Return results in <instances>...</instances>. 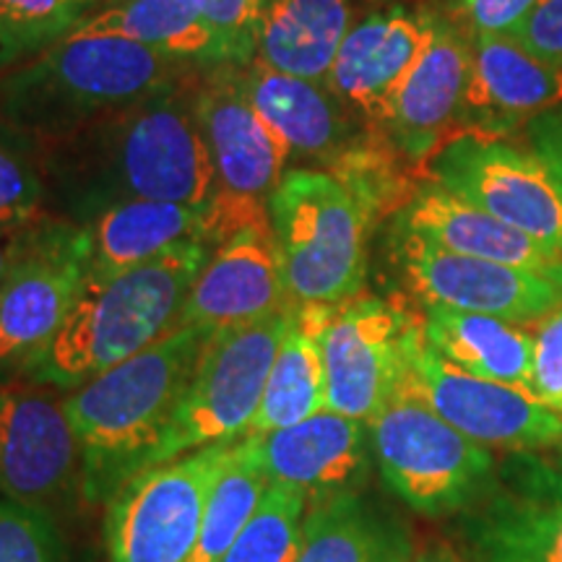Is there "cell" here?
<instances>
[{
    "label": "cell",
    "mask_w": 562,
    "mask_h": 562,
    "mask_svg": "<svg viewBox=\"0 0 562 562\" xmlns=\"http://www.w3.org/2000/svg\"><path fill=\"white\" fill-rule=\"evenodd\" d=\"M273 243L297 305L357 297L368 271V209L339 178L290 170L269 199Z\"/></svg>",
    "instance_id": "cell-5"
},
{
    "label": "cell",
    "mask_w": 562,
    "mask_h": 562,
    "mask_svg": "<svg viewBox=\"0 0 562 562\" xmlns=\"http://www.w3.org/2000/svg\"><path fill=\"white\" fill-rule=\"evenodd\" d=\"M237 83L261 121L290 149V159L339 161L355 146V112L326 81L302 79L252 60Z\"/></svg>",
    "instance_id": "cell-22"
},
{
    "label": "cell",
    "mask_w": 562,
    "mask_h": 562,
    "mask_svg": "<svg viewBox=\"0 0 562 562\" xmlns=\"http://www.w3.org/2000/svg\"><path fill=\"white\" fill-rule=\"evenodd\" d=\"M74 37H123L180 63L227 66L195 0H117L83 19Z\"/></svg>",
    "instance_id": "cell-28"
},
{
    "label": "cell",
    "mask_w": 562,
    "mask_h": 562,
    "mask_svg": "<svg viewBox=\"0 0 562 562\" xmlns=\"http://www.w3.org/2000/svg\"><path fill=\"white\" fill-rule=\"evenodd\" d=\"M21 229H24V227H19V229L0 227V281L5 279V273H9L13 258H16Z\"/></svg>",
    "instance_id": "cell-40"
},
{
    "label": "cell",
    "mask_w": 562,
    "mask_h": 562,
    "mask_svg": "<svg viewBox=\"0 0 562 562\" xmlns=\"http://www.w3.org/2000/svg\"><path fill=\"white\" fill-rule=\"evenodd\" d=\"M232 442L144 469L108 503L110 562H191L203 513Z\"/></svg>",
    "instance_id": "cell-9"
},
{
    "label": "cell",
    "mask_w": 562,
    "mask_h": 562,
    "mask_svg": "<svg viewBox=\"0 0 562 562\" xmlns=\"http://www.w3.org/2000/svg\"><path fill=\"white\" fill-rule=\"evenodd\" d=\"M81 463L66 398L37 385H0V495L50 510L74 490Z\"/></svg>",
    "instance_id": "cell-15"
},
{
    "label": "cell",
    "mask_w": 562,
    "mask_h": 562,
    "mask_svg": "<svg viewBox=\"0 0 562 562\" xmlns=\"http://www.w3.org/2000/svg\"><path fill=\"white\" fill-rule=\"evenodd\" d=\"M206 209L175 201H125L100 211L83 227L91 271L115 273L165 256L186 243L206 240Z\"/></svg>",
    "instance_id": "cell-24"
},
{
    "label": "cell",
    "mask_w": 562,
    "mask_h": 562,
    "mask_svg": "<svg viewBox=\"0 0 562 562\" xmlns=\"http://www.w3.org/2000/svg\"><path fill=\"white\" fill-rule=\"evenodd\" d=\"M393 224L417 232L446 250L542 273L562 284V256L463 201L461 195L446 191L435 180L414 188Z\"/></svg>",
    "instance_id": "cell-23"
},
{
    "label": "cell",
    "mask_w": 562,
    "mask_h": 562,
    "mask_svg": "<svg viewBox=\"0 0 562 562\" xmlns=\"http://www.w3.org/2000/svg\"><path fill=\"white\" fill-rule=\"evenodd\" d=\"M195 115L214 167V199L269 206L286 175L290 149L245 100L237 66H222L195 87Z\"/></svg>",
    "instance_id": "cell-16"
},
{
    "label": "cell",
    "mask_w": 562,
    "mask_h": 562,
    "mask_svg": "<svg viewBox=\"0 0 562 562\" xmlns=\"http://www.w3.org/2000/svg\"><path fill=\"white\" fill-rule=\"evenodd\" d=\"M398 393L453 425L480 446L508 451H542L562 446V414L533 398L529 391L463 372L425 341L414 336Z\"/></svg>",
    "instance_id": "cell-10"
},
{
    "label": "cell",
    "mask_w": 562,
    "mask_h": 562,
    "mask_svg": "<svg viewBox=\"0 0 562 562\" xmlns=\"http://www.w3.org/2000/svg\"><path fill=\"white\" fill-rule=\"evenodd\" d=\"M305 508L307 497L300 490L271 482L222 562H294L305 529Z\"/></svg>",
    "instance_id": "cell-32"
},
{
    "label": "cell",
    "mask_w": 562,
    "mask_h": 562,
    "mask_svg": "<svg viewBox=\"0 0 562 562\" xmlns=\"http://www.w3.org/2000/svg\"><path fill=\"white\" fill-rule=\"evenodd\" d=\"M50 144L42 157L47 195L74 220L125 201L209 206L216 193L195 87L182 79Z\"/></svg>",
    "instance_id": "cell-1"
},
{
    "label": "cell",
    "mask_w": 562,
    "mask_h": 562,
    "mask_svg": "<svg viewBox=\"0 0 562 562\" xmlns=\"http://www.w3.org/2000/svg\"><path fill=\"white\" fill-rule=\"evenodd\" d=\"M438 9L396 3L351 24L326 83L364 121L383 128L391 102L430 45Z\"/></svg>",
    "instance_id": "cell-17"
},
{
    "label": "cell",
    "mask_w": 562,
    "mask_h": 562,
    "mask_svg": "<svg viewBox=\"0 0 562 562\" xmlns=\"http://www.w3.org/2000/svg\"><path fill=\"white\" fill-rule=\"evenodd\" d=\"M368 427L385 484L422 516L467 513L495 480L487 446L467 438L406 393H396Z\"/></svg>",
    "instance_id": "cell-6"
},
{
    "label": "cell",
    "mask_w": 562,
    "mask_h": 562,
    "mask_svg": "<svg viewBox=\"0 0 562 562\" xmlns=\"http://www.w3.org/2000/svg\"><path fill=\"white\" fill-rule=\"evenodd\" d=\"M526 140L562 195V102L526 125Z\"/></svg>",
    "instance_id": "cell-39"
},
{
    "label": "cell",
    "mask_w": 562,
    "mask_h": 562,
    "mask_svg": "<svg viewBox=\"0 0 562 562\" xmlns=\"http://www.w3.org/2000/svg\"><path fill=\"white\" fill-rule=\"evenodd\" d=\"M211 252L209 243L195 240L125 271L89 269L66 323L26 375L40 385L79 389L151 347L178 328Z\"/></svg>",
    "instance_id": "cell-3"
},
{
    "label": "cell",
    "mask_w": 562,
    "mask_h": 562,
    "mask_svg": "<svg viewBox=\"0 0 562 562\" xmlns=\"http://www.w3.org/2000/svg\"><path fill=\"white\" fill-rule=\"evenodd\" d=\"M472 63L469 26L440 11L430 45L393 97L383 133L404 159H430L456 136Z\"/></svg>",
    "instance_id": "cell-20"
},
{
    "label": "cell",
    "mask_w": 562,
    "mask_h": 562,
    "mask_svg": "<svg viewBox=\"0 0 562 562\" xmlns=\"http://www.w3.org/2000/svg\"><path fill=\"white\" fill-rule=\"evenodd\" d=\"M248 442L269 482L290 484L307 503L357 492L370 469V427L331 409L292 427L248 435Z\"/></svg>",
    "instance_id": "cell-21"
},
{
    "label": "cell",
    "mask_w": 562,
    "mask_h": 562,
    "mask_svg": "<svg viewBox=\"0 0 562 562\" xmlns=\"http://www.w3.org/2000/svg\"><path fill=\"white\" fill-rule=\"evenodd\" d=\"M422 334L442 360L463 372L531 393L533 339L516 323L451 307H425Z\"/></svg>",
    "instance_id": "cell-26"
},
{
    "label": "cell",
    "mask_w": 562,
    "mask_h": 562,
    "mask_svg": "<svg viewBox=\"0 0 562 562\" xmlns=\"http://www.w3.org/2000/svg\"><path fill=\"white\" fill-rule=\"evenodd\" d=\"M427 170L446 191L562 256V195L531 149L463 133L432 154Z\"/></svg>",
    "instance_id": "cell-12"
},
{
    "label": "cell",
    "mask_w": 562,
    "mask_h": 562,
    "mask_svg": "<svg viewBox=\"0 0 562 562\" xmlns=\"http://www.w3.org/2000/svg\"><path fill=\"white\" fill-rule=\"evenodd\" d=\"M393 261L425 307L482 313L508 323L542 321L562 305V284L542 273L446 250L393 224Z\"/></svg>",
    "instance_id": "cell-13"
},
{
    "label": "cell",
    "mask_w": 562,
    "mask_h": 562,
    "mask_svg": "<svg viewBox=\"0 0 562 562\" xmlns=\"http://www.w3.org/2000/svg\"><path fill=\"white\" fill-rule=\"evenodd\" d=\"M97 0H0V70L66 40Z\"/></svg>",
    "instance_id": "cell-31"
},
{
    "label": "cell",
    "mask_w": 562,
    "mask_h": 562,
    "mask_svg": "<svg viewBox=\"0 0 562 562\" xmlns=\"http://www.w3.org/2000/svg\"><path fill=\"white\" fill-rule=\"evenodd\" d=\"M206 341L199 328H172L66 398L81 440V490L89 503H110L125 482L144 472L170 430Z\"/></svg>",
    "instance_id": "cell-2"
},
{
    "label": "cell",
    "mask_w": 562,
    "mask_h": 562,
    "mask_svg": "<svg viewBox=\"0 0 562 562\" xmlns=\"http://www.w3.org/2000/svg\"><path fill=\"white\" fill-rule=\"evenodd\" d=\"M537 0H456L459 19L472 32L508 34Z\"/></svg>",
    "instance_id": "cell-38"
},
{
    "label": "cell",
    "mask_w": 562,
    "mask_h": 562,
    "mask_svg": "<svg viewBox=\"0 0 562 562\" xmlns=\"http://www.w3.org/2000/svg\"><path fill=\"white\" fill-rule=\"evenodd\" d=\"M419 328L381 297L334 305L321 331L326 409L370 425L398 393Z\"/></svg>",
    "instance_id": "cell-11"
},
{
    "label": "cell",
    "mask_w": 562,
    "mask_h": 562,
    "mask_svg": "<svg viewBox=\"0 0 562 562\" xmlns=\"http://www.w3.org/2000/svg\"><path fill=\"white\" fill-rule=\"evenodd\" d=\"M334 305H294L248 435H266L326 409L321 331Z\"/></svg>",
    "instance_id": "cell-27"
},
{
    "label": "cell",
    "mask_w": 562,
    "mask_h": 562,
    "mask_svg": "<svg viewBox=\"0 0 562 562\" xmlns=\"http://www.w3.org/2000/svg\"><path fill=\"white\" fill-rule=\"evenodd\" d=\"M186 68L138 42L68 34L0 79V117L37 140H58L180 81Z\"/></svg>",
    "instance_id": "cell-4"
},
{
    "label": "cell",
    "mask_w": 562,
    "mask_h": 562,
    "mask_svg": "<svg viewBox=\"0 0 562 562\" xmlns=\"http://www.w3.org/2000/svg\"><path fill=\"white\" fill-rule=\"evenodd\" d=\"M409 562H463V560L451 550V547L430 544L425 547V550H419L417 554H412Z\"/></svg>",
    "instance_id": "cell-41"
},
{
    "label": "cell",
    "mask_w": 562,
    "mask_h": 562,
    "mask_svg": "<svg viewBox=\"0 0 562 562\" xmlns=\"http://www.w3.org/2000/svg\"><path fill=\"white\" fill-rule=\"evenodd\" d=\"M349 30V0H263L256 60L326 81Z\"/></svg>",
    "instance_id": "cell-25"
},
{
    "label": "cell",
    "mask_w": 562,
    "mask_h": 562,
    "mask_svg": "<svg viewBox=\"0 0 562 562\" xmlns=\"http://www.w3.org/2000/svg\"><path fill=\"white\" fill-rule=\"evenodd\" d=\"M227 66H248L258 53L263 0H195Z\"/></svg>",
    "instance_id": "cell-35"
},
{
    "label": "cell",
    "mask_w": 562,
    "mask_h": 562,
    "mask_svg": "<svg viewBox=\"0 0 562 562\" xmlns=\"http://www.w3.org/2000/svg\"><path fill=\"white\" fill-rule=\"evenodd\" d=\"M474 562H562V469L521 453L463 521Z\"/></svg>",
    "instance_id": "cell-14"
},
{
    "label": "cell",
    "mask_w": 562,
    "mask_h": 562,
    "mask_svg": "<svg viewBox=\"0 0 562 562\" xmlns=\"http://www.w3.org/2000/svg\"><path fill=\"white\" fill-rule=\"evenodd\" d=\"M292 311L209 336L175 419L146 469L250 432Z\"/></svg>",
    "instance_id": "cell-7"
},
{
    "label": "cell",
    "mask_w": 562,
    "mask_h": 562,
    "mask_svg": "<svg viewBox=\"0 0 562 562\" xmlns=\"http://www.w3.org/2000/svg\"><path fill=\"white\" fill-rule=\"evenodd\" d=\"M508 34L539 60L562 68V0H537Z\"/></svg>",
    "instance_id": "cell-37"
},
{
    "label": "cell",
    "mask_w": 562,
    "mask_h": 562,
    "mask_svg": "<svg viewBox=\"0 0 562 562\" xmlns=\"http://www.w3.org/2000/svg\"><path fill=\"white\" fill-rule=\"evenodd\" d=\"M406 531L360 492L313 503L294 562H409Z\"/></svg>",
    "instance_id": "cell-29"
},
{
    "label": "cell",
    "mask_w": 562,
    "mask_h": 562,
    "mask_svg": "<svg viewBox=\"0 0 562 562\" xmlns=\"http://www.w3.org/2000/svg\"><path fill=\"white\" fill-rule=\"evenodd\" d=\"M47 199L45 170L37 157V138L9 123L0 125V227L19 229L37 222Z\"/></svg>",
    "instance_id": "cell-33"
},
{
    "label": "cell",
    "mask_w": 562,
    "mask_h": 562,
    "mask_svg": "<svg viewBox=\"0 0 562 562\" xmlns=\"http://www.w3.org/2000/svg\"><path fill=\"white\" fill-rule=\"evenodd\" d=\"M531 393L544 406L562 414V305L544 315L533 336Z\"/></svg>",
    "instance_id": "cell-36"
},
{
    "label": "cell",
    "mask_w": 562,
    "mask_h": 562,
    "mask_svg": "<svg viewBox=\"0 0 562 562\" xmlns=\"http://www.w3.org/2000/svg\"><path fill=\"white\" fill-rule=\"evenodd\" d=\"M469 40L472 63L456 136L505 138L562 102V68L524 50L510 34L469 30Z\"/></svg>",
    "instance_id": "cell-19"
},
{
    "label": "cell",
    "mask_w": 562,
    "mask_h": 562,
    "mask_svg": "<svg viewBox=\"0 0 562 562\" xmlns=\"http://www.w3.org/2000/svg\"><path fill=\"white\" fill-rule=\"evenodd\" d=\"M0 562H63L53 513L0 497Z\"/></svg>",
    "instance_id": "cell-34"
},
{
    "label": "cell",
    "mask_w": 562,
    "mask_h": 562,
    "mask_svg": "<svg viewBox=\"0 0 562 562\" xmlns=\"http://www.w3.org/2000/svg\"><path fill=\"white\" fill-rule=\"evenodd\" d=\"M269 484V476L258 467L256 456L250 451L248 438L232 442L214 487H211L191 562H222L256 513L258 503L263 501Z\"/></svg>",
    "instance_id": "cell-30"
},
{
    "label": "cell",
    "mask_w": 562,
    "mask_h": 562,
    "mask_svg": "<svg viewBox=\"0 0 562 562\" xmlns=\"http://www.w3.org/2000/svg\"><path fill=\"white\" fill-rule=\"evenodd\" d=\"M91 266L83 224L32 222L0 281V372H30L66 323Z\"/></svg>",
    "instance_id": "cell-8"
},
{
    "label": "cell",
    "mask_w": 562,
    "mask_h": 562,
    "mask_svg": "<svg viewBox=\"0 0 562 562\" xmlns=\"http://www.w3.org/2000/svg\"><path fill=\"white\" fill-rule=\"evenodd\" d=\"M294 305L297 302L290 297L281 277L271 222L250 224L211 252L188 294L178 326L214 336L292 311Z\"/></svg>",
    "instance_id": "cell-18"
}]
</instances>
